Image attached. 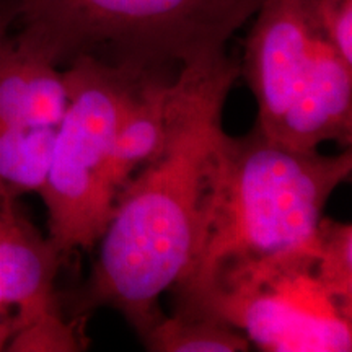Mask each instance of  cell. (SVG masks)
Here are the masks:
<instances>
[{
	"mask_svg": "<svg viewBox=\"0 0 352 352\" xmlns=\"http://www.w3.org/2000/svg\"><path fill=\"white\" fill-rule=\"evenodd\" d=\"M240 74L227 51L179 67L168 142L118 191L74 314L116 308L140 338L164 316L158 298L191 261L206 168L222 131L223 103Z\"/></svg>",
	"mask_w": 352,
	"mask_h": 352,
	"instance_id": "6da1fadb",
	"label": "cell"
},
{
	"mask_svg": "<svg viewBox=\"0 0 352 352\" xmlns=\"http://www.w3.org/2000/svg\"><path fill=\"white\" fill-rule=\"evenodd\" d=\"M352 152L298 151L254 129L219 132L202 184L191 261L175 285L219 264L290 252H316V232L334 189L349 179Z\"/></svg>",
	"mask_w": 352,
	"mask_h": 352,
	"instance_id": "7a4b0ae2",
	"label": "cell"
},
{
	"mask_svg": "<svg viewBox=\"0 0 352 352\" xmlns=\"http://www.w3.org/2000/svg\"><path fill=\"white\" fill-rule=\"evenodd\" d=\"M264 0H13L15 38L57 67L78 57L168 74L226 51Z\"/></svg>",
	"mask_w": 352,
	"mask_h": 352,
	"instance_id": "3957f363",
	"label": "cell"
},
{
	"mask_svg": "<svg viewBox=\"0 0 352 352\" xmlns=\"http://www.w3.org/2000/svg\"><path fill=\"white\" fill-rule=\"evenodd\" d=\"M245 44L256 127L298 151L352 140V63L328 38L310 0H264Z\"/></svg>",
	"mask_w": 352,
	"mask_h": 352,
	"instance_id": "277c9868",
	"label": "cell"
},
{
	"mask_svg": "<svg viewBox=\"0 0 352 352\" xmlns=\"http://www.w3.org/2000/svg\"><path fill=\"white\" fill-rule=\"evenodd\" d=\"M316 252H290L215 266L173 285L175 311L219 320L266 352H349L352 315L324 290Z\"/></svg>",
	"mask_w": 352,
	"mask_h": 352,
	"instance_id": "5b68a950",
	"label": "cell"
},
{
	"mask_svg": "<svg viewBox=\"0 0 352 352\" xmlns=\"http://www.w3.org/2000/svg\"><path fill=\"white\" fill-rule=\"evenodd\" d=\"M63 72L69 104L39 196L47 209V239L65 256L94 248L107 230L118 196L111 182L114 135L147 74L94 57H78Z\"/></svg>",
	"mask_w": 352,
	"mask_h": 352,
	"instance_id": "8992f818",
	"label": "cell"
},
{
	"mask_svg": "<svg viewBox=\"0 0 352 352\" xmlns=\"http://www.w3.org/2000/svg\"><path fill=\"white\" fill-rule=\"evenodd\" d=\"M60 258L51 240L19 212L15 197L0 192V318L16 308L15 331L38 316L59 311L54 279Z\"/></svg>",
	"mask_w": 352,
	"mask_h": 352,
	"instance_id": "52a82bcc",
	"label": "cell"
},
{
	"mask_svg": "<svg viewBox=\"0 0 352 352\" xmlns=\"http://www.w3.org/2000/svg\"><path fill=\"white\" fill-rule=\"evenodd\" d=\"M69 104L64 72L10 32L0 36V124L57 127Z\"/></svg>",
	"mask_w": 352,
	"mask_h": 352,
	"instance_id": "ba28073f",
	"label": "cell"
},
{
	"mask_svg": "<svg viewBox=\"0 0 352 352\" xmlns=\"http://www.w3.org/2000/svg\"><path fill=\"white\" fill-rule=\"evenodd\" d=\"M176 85L168 74H147L114 135L111 182L120 191L135 170L165 148L173 124Z\"/></svg>",
	"mask_w": 352,
	"mask_h": 352,
	"instance_id": "9c48e42d",
	"label": "cell"
},
{
	"mask_svg": "<svg viewBox=\"0 0 352 352\" xmlns=\"http://www.w3.org/2000/svg\"><path fill=\"white\" fill-rule=\"evenodd\" d=\"M57 127L0 124V192L19 199L41 195L50 175Z\"/></svg>",
	"mask_w": 352,
	"mask_h": 352,
	"instance_id": "30bf717a",
	"label": "cell"
},
{
	"mask_svg": "<svg viewBox=\"0 0 352 352\" xmlns=\"http://www.w3.org/2000/svg\"><path fill=\"white\" fill-rule=\"evenodd\" d=\"M142 340L153 352H246L250 341L222 321L202 315L162 316Z\"/></svg>",
	"mask_w": 352,
	"mask_h": 352,
	"instance_id": "8fae6325",
	"label": "cell"
},
{
	"mask_svg": "<svg viewBox=\"0 0 352 352\" xmlns=\"http://www.w3.org/2000/svg\"><path fill=\"white\" fill-rule=\"evenodd\" d=\"M315 272L324 290L352 315V226L323 217L316 232Z\"/></svg>",
	"mask_w": 352,
	"mask_h": 352,
	"instance_id": "7c38bea8",
	"label": "cell"
},
{
	"mask_svg": "<svg viewBox=\"0 0 352 352\" xmlns=\"http://www.w3.org/2000/svg\"><path fill=\"white\" fill-rule=\"evenodd\" d=\"M16 352H72L83 349V342L72 321L50 311L23 324L12 334L6 347Z\"/></svg>",
	"mask_w": 352,
	"mask_h": 352,
	"instance_id": "4fadbf2b",
	"label": "cell"
},
{
	"mask_svg": "<svg viewBox=\"0 0 352 352\" xmlns=\"http://www.w3.org/2000/svg\"><path fill=\"white\" fill-rule=\"evenodd\" d=\"M328 38L352 63V0H310Z\"/></svg>",
	"mask_w": 352,
	"mask_h": 352,
	"instance_id": "5bb4252c",
	"label": "cell"
},
{
	"mask_svg": "<svg viewBox=\"0 0 352 352\" xmlns=\"http://www.w3.org/2000/svg\"><path fill=\"white\" fill-rule=\"evenodd\" d=\"M13 23H15L13 0H0V36L10 32Z\"/></svg>",
	"mask_w": 352,
	"mask_h": 352,
	"instance_id": "9a60e30c",
	"label": "cell"
},
{
	"mask_svg": "<svg viewBox=\"0 0 352 352\" xmlns=\"http://www.w3.org/2000/svg\"><path fill=\"white\" fill-rule=\"evenodd\" d=\"M13 334V321L12 318H0V351L6 349L8 341Z\"/></svg>",
	"mask_w": 352,
	"mask_h": 352,
	"instance_id": "2e32d148",
	"label": "cell"
}]
</instances>
